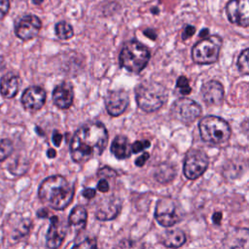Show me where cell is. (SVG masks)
Listing matches in <instances>:
<instances>
[{"label": "cell", "instance_id": "8992f818", "mask_svg": "<svg viewBox=\"0 0 249 249\" xmlns=\"http://www.w3.org/2000/svg\"><path fill=\"white\" fill-rule=\"evenodd\" d=\"M184 211L179 201L171 196H164L158 200L155 209V219L162 227H171L179 223Z\"/></svg>", "mask_w": 249, "mask_h": 249}, {"label": "cell", "instance_id": "603a6c76", "mask_svg": "<svg viewBox=\"0 0 249 249\" xmlns=\"http://www.w3.org/2000/svg\"><path fill=\"white\" fill-rule=\"evenodd\" d=\"M176 175V169L175 167L167 162H163L160 163L155 170L154 176L155 179L161 184H165L171 180H173V178Z\"/></svg>", "mask_w": 249, "mask_h": 249}, {"label": "cell", "instance_id": "4fadbf2b", "mask_svg": "<svg viewBox=\"0 0 249 249\" xmlns=\"http://www.w3.org/2000/svg\"><path fill=\"white\" fill-rule=\"evenodd\" d=\"M129 104V97L126 91L118 89L108 91L105 97V106L109 115L118 117L122 115Z\"/></svg>", "mask_w": 249, "mask_h": 249}, {"label": "cell", "instance_id": "e0dca14e", "mask_svg": "<svg viewBox=\"0 0 249 249\" xmlns=\"http://www.w3.org/2000/svg\"><path fill=\"white\" fill-rule=\"evenodd\" d=\"M74 98L73 87L69 83H61L57 85L53 90V100L56 107L59 109H68L72 103Z\"/></svg>", "mask_w": 249, "mask_h": 249}, {"label": "cell", "instance_id": "3957f363", "mask_svg": "<svg viewBox=\"0 0 249 249\" xmlns=\"http://www.w3.org/2000/svg\"><path fill=\"white\" fill-rule=\"evenodd\" d=\"M135 99L138 107L152 113L159 110L167 100V90L161 84L154 81H144L135 89Z\"/></svg>", "mask_w": 249, "mask_h": 249}, {"label": "cell", "instance_id": "f1b7e54d", "mask_svg": "<svg viewBox=\"0 0 249 249\" xmlns=\"http://www.w3.org/2000/svg\"><path fill=\"white\" fill-rule=\"evenodd\" d=\"M73 248H96V241L92 238H86L85 240L81 241L80 243H76L72 246Z\"/></svg>", "mask_w": 249, "mask_h": 249}, {"label": "cell", "instance_id": "1f68e13d", "mask_svg": "<svg viewBox=\"0 0 249 249\" xmlns=\"http://www.w3.org/2000/svg\"><path fill=\"white\" fill-rule=\"evenodd\" d=\"M196 32V28L193 26V25H187L185 28H184V31L182 33V38L183 40H186L190 37H192Z\"/></svg>", "mask_w": 249, "mask_h": 249}, {"label": "cell", "instance_id": "e575fe53", "mask_svg": "<svg viewBox=\"0 0 249 249\" xmlns=\"http://www.w3.org/2000/svg\"><path fill=\"white\" fill-rule=\"evenodd\" d=\"M149 157H150L149 153L144 152L140 157H138V158L135 160V164H136L137 166H143V165L146 163V161L148 160Z\"/></svg>", "mask_w": 249, "mask_h": 249}, {"label": "cell", "instance_id": "7402d4cb", "mask_svg": "<svg viewBox=\"0 0 249 249\" xmlns=\"http://www.w3.org/2000/svg\"><path fill=\"white\" fill-rule=\"evenodd\" d=\"M248 242V231L247 229H241V230H235L232 232H230V234L225 238L224 245L231 248L235 247H244L247 245Z\"/></svg>", "mask_w": 249, "mask_h": 249}, {"label": "cell", "instance_id": "ba28073f", "mask_svg": "<svg viewBox=\"0 0 249 249\" xmlns=\"http://www.w3.org/2000/svg\"><path fill=\"white\" fill-rule=\"evenodd\" d=\"M209 164L207 155L199 149H192L186 154L183 171L184 175L190 180H196L200 177Z\"/></svg>", "mask_w": 249, "mask_h": 249}, {"label": "cell", "instance_id": "5b68a950", "mask_svg": "<svg viewBox=\"0 0 249 249\" xmlns=\"http://www.w3.org/2000/svg\"><path fill=\"white\" fill-rule=\"evenodd\" d=\"M201 139L212 145L225 143L231 137V127L222 118L217 116H206L198 124Z\"/></svg>", "mask_w": 249, "mask_h": 249}, {"label": "cell", "instance_id": "b9f144b4", "mask_svg": "<svg viewBox=\"0 0 249 249\" xmlns=\"http://www.w3.org/2000/svg\"><path fill=\"white\" fill-rule=\"evenodd\" d=\"M33 2H34L35 4H40V3L43 2V0H33Z\"/></svg>", "mask_w": 249, "mask_h": 249}, {"label": "cell", "instance_id": "d6a6232c", "mask_svg": "<svg viewBox=\"0 0 249 249\" xmlns=\"http://www.w3.org/2000/svg\"><path fill=\"white\" fill-rule=\"evenodd\" d=\"M110 189V186H109V183L107 180L105 179H100L97 183V190L100 191L101 193H107Z\"/></svg>", "mask_w": 249, "mask_h": 249}, {"label": "cell", "instance_id": "f35d334b", "mask_svg": "<svg viewBox=\"0 0 249 249\" xmlns=\"http://www.w3.org/2000/svg\"><path fill=\"white\" fill-rule=\"evenodd\" d=\"M144 34H145L147 37H150L152 40H155V39L157 38L156 33H155L153 30H150V29L145 30V31H144Z\"/></svg>", "mask_w": 249, "mask_h": 249}, {"label": "cell", "instance_id": "2e32d148", "mask_svg": "<svg viewBox=\"0 0 249 249\" xmlns=\"http://www.w3.org/2000/svg\"><path fill=\"white\" fill-rule=\"evenodd\" d=\"M122 208V200L116 196L103 199L97 206L95 216L98 220L108 221L116 218Z\"/></svg>", "mask_w": 249, "mask_h": 249}, {"label": "cell", "instance_id": "7c38bea8", "mask_svg": "<svg viewBox=\"0 0 249 249\" xmlns=\"http://www.w3.org/2000/svg\"><path fill=\"white\" fill-rule=\"evenodd\" d=\"M47 94L43 88L38 86H31L24 89L20 101L26 111L36 112L44 106Z\"/></svg>", "mask_w": 249, "mask_h": 249}, {"label": "cell", "instance_id": "74e56055", "mask_svg": "<svg viewBox=\"0 0 249 249\" xmlns=\"http://www.w3.org/2000/svg\"><path fill=\"white\" fill-rule=\"evenodd\" d=\"M37 216L39 218H46L48 216V210L46 208H42L40 210H38L37 212Z\"/></svg>", "mask_w": 249, "mask_h": 249}, {"label": "cell", "instance_id": "484cf974", "mask_svg": "<svg viewBox=\"0 0 249 249\" xmlns=\"http://www.w3.org/2000/svg\"><path fill=\"white\" fill-rule=\"evenodd\" d=\"M248 52L249 50L246 48L244 49L238 58H237V67H238V70L240 73L244 74V75H247L248 72H249V67H248Z\"/></svg>", "mask_w": 249, "mask_h": 249}, {"label": "cell", "instance_id": "9c48e42d", "mask_svg": "<svg viewBox=\"0 0 249 249\" xmlns=\"http://www.w3.org/2000/svg\"><path fill=\"white\" fill-rule=\"evenodd\" d=\"M170 113L173 118L180 121L183 124H189L195 122L201 114V107L196 101L190 98L176 99L171 108Z\"/></svg>", "mask_w": 249, "mask_h": 249}, {"label": "cell", "instance_id": "836d02e7", "mask_svg": "<svg viewBox=\"0 0 249 249\" xmlns=\"http://www.w3.org/2000/svg\"><path fill=\"white\" fill-rule=\"evenodd\" d=\"M52 140H53V143L55 147H59L60 144H61V141H62V134L57 131V130H54L53 132V136H52Z\"/></svg>", "mask_w": 249, "mask_h": 249}, {"label": "cell", "instance_id": "d590c367", "mask_svg": "<svg viewBox=\"0 0 249 249\" xmlns=\"http://www.w3.org/2000/svg\"><path fill=\"white\" fill-rule=\"evenodd\" d=\"M95 194H96L95 190H94V189H91V188H87V189H85V190L82 192L83 196L86 197V198H88V199L93 198L94 196H95Z\"/></svg>", "mask_w": 249, "mask_h": 249}, {"label": "cell", "instance_id": "83f0119b", "mask_svg": "<svg viewBox=\"0 0 249 249\" xmlns=\"http://www.w3.org/2000/svg\"><path fill=\"white\" fill-rule=\"evenodd\" d=\"M151 142L149 140H138L135 141L132 145H131V152L136 154L139 153L140 151H143L144 149L150 147Z\"/></svg>", "mask_w": 249, "mask_h": 249}, {"label": "cell", "instance_id": "f546056e", "mask_svg": "<svg viewBox=\"0 0 249 249\" xmlns=\"http://www.w3.org/2000/svg\"><path fill=\"white\" fill-rule=\"evenodd\" d=\"M10 9V0H0V21L7 16Z\"/></svg>", "mask_w": 249, "mask_h": 249}, {"label": "cell", "instance_id": "6da1fadb", "mask_svg": "<svg viewBox=\"0 0 249 249\" xmlns=\"http://www.w3.org/2000/svg\"><path fill=\"white\" fill-rule=\"evenodd\" d=\"M108 143V132L103 124L90 122L81 125L70 142V154L77 163L86 162L103 153Z\"/></svg>", "mask_w": 249, "mask_h": 249}, {"label": "cell", "instance_id": "7bdbcfd3", "mask_svg": "<svg viewBox=\"0 0 249 249\" xmlns=\"http://www.w3.org/2000/svg\"><path fill=\"white\" fill-rule=\"evenodd\" d=\"M1 242H2V233L0 232V245H1Z\"/></svg>", "mask_w": 249, "mask_h": 249}, {"label": "cell", "instance_id": "277c9868", "mask_svg": "<svg viewBox=\"0 0 249 249\" xmlns=\"http://www.w3.org/2000/svg\"><path fill=\"white\" fill-rule=\"evenodd\" d=\"M150 51L147 47L136 40L126 42L119 56L120 64L123 68L132 73H140L150 60Z\"/></svg>", "mask_w": 249, "mask_h": 249}, {"label": "cell", "instance_id": "5bb4252c", "mask_svg": "<svg viewBox=\"0 0 249 249\" xmlns=\"http://www.w3.org/2000/svg\"><path fill=\"white\" fill-rule=\"evenodd\" d=\"M203 101L208 105H218L224 100L225 90L223 85L216 80H211L202 85L200 89Z\"/></svg>", "mask_w": 249, "mask_h": 249}, {"label": "cell", "instance_id": "60d3db41", "mask_svg": "<svg viewBox=\"0 0 249 249\" xmlns=\"http://www.w3.org/2000/svg\"><path fill=\"white\" fill-rule=\"evenodd\" d=\"M208 33H209V31H208V29H203V30H201L200 32H199V37H202V38H204L206 35H208Z\"/></svg>", "mask_w": 249, "mask_h": 249}, {"label": "cell", "instance_id": "9a60e30c", "mask_svg": "<svg viewBox=\"0 0 249 249\" xmlns=\"http://www.w3.org/2000/svg\"><path fill=\"white\" fill-rule=\"evenodd\" d=\"M50 227L46 235V242L49 248H58L62 244L65 234L66 227L60 222L57 216L50 218Z\"/></svg>", "mask_w": 249, "mask_h": 249}, {"label": "cell", "instance_id": "d4e9b609", "mask_svg": "<svg viewBox=\"0 0 249 249\" xmlns=\"http://www.w3.org/2000/svg\"><path fill=\"white\" fill-rule=\"evenodd\" d=\"M14 146L10 139L2 138L0 139V162L7 160L13 153Z\"/></svg>", "mask_w": 249, "mask_h": 249}, {"label": "cell", "instance_id": "4316f807", "mask_svg": "<svg viewBox=\"0 0 249 249\" xmlns=\"http://www.w3.org/2000/svg\"><path fill=\"white\" fill-rule=\"evenodd\" d=\"M176 89L179 90V93H181L183 95L189 94L192 91V89H191L190 84H189V80L185 76H180L177 79Z\"/></svg>", "mask_w": 249, "mask_h": 249}, {"label": "cell", "instance_id": "8fae6325", "mask_svg": "<svg viewBox=\"0 0 249 249\" xmlns=\"http://www.w3.org/2000/svg\"><path fill=\"white\" fill-rule=\"evenodd\" d=\"M41 19L35 15H26L22 17L15 27V33L22 41H29L35 38L41 30Z\"/></svg>", "mask_w": 249, "mask_h": 249}, {"label": "cell", "instance_id": "8d00e7d4", "mask_svg": "<svg viewBox=\"0 0 249 249\" xmlns=\"http://www.w3.org/2000/svg\"><path fill=\"white\" fill-rule=\"evenodd\" d=\"M223 219V215L221 212H215L212 216V221L215 225H220Z\"/></svg>", "mask_w": 249, "mask_h": 249}, {"label": "cell", "instance_id": "ab89813d", "mask_svg": "<svg viewBox=\"0 0 249 249\" xmlns=\"http://www.w3.org/2000/svg\"><path fill=\"white\" fill-rule=\"evenodd\" d=\"M47 156H48V158H50V159H53V158H55V156H56V152H55V150L54 149H49L48 150V152H47Z\"/></svg>", "mask_w": 249, "mask_h": 249}, {"label": "cell", "instance_id": "ffe728a7", "mask_svg": "<svg viewBox=\"0 0 249 249\" xmlns=\"http://www.w3.org/2000/svg\"><path fill=\"white\" fill-rule=\"evenodd\" d=\"M160 242L168 248H177L186 242V234L183 231L175 229L163 232Z\"/></svg>", "mask_w": 249, "mask_h": 249}, {"label": "cell", "instance_id": "ac0fdd59", "mask_svg": "<svg viewBox=\"0 0 249 249\" xmlns=\"http://www.w3.org/2000/svg\"><path fill=\"white\" fill-rule=\"evenodd\" d=\"M20 87V78L15 72H8L0 79V93L6 99H11L17 95Z\"/></svg>", "mask_w": 249, "mask_h": 249}, {"label": "cell", "instance_id": "cb8c5ba5", "mask_svg": "<svg viewBox=\"0 0 249 249\" xmlns=\"http://www.w3.org/2000/svg\"><path fill=\"white\" fill-rule=\"evenodd\" d=\"M55 35L61 40H68L73 37V27L66 21H59L54 26Z\"/></svg>", "mask_w": 249, "mask_h": 249}, {"label": "cell", "instance_id": "44dd1931", "mask_svg": "<svg viewBox=\"0 0 249 249\" xmlns=\"http://www.w3.org/2000/svg\"><path fill=\"white\" fill-rule=\"evenodd\" d=\"M88 219V212L87 209L82 205L75 206L68 218L69 226L77 229V230H84L86 228Z\"/></svg>", "mask_w": 249, "mask_h": 249}, {"label": "cell", "instance_id": "d6986e66", "mask_svg": "<svg viewBox=\"0 0 249 249\" xmlns=\"http://www.w3.org/2000/svg\"><path fill=\"white\" fill-rule=\"evenodd\" d=\"M111 153L118 160H124L129 158L131 155V145L129 144L128 139L124 135H118L114 138L111 144Z\"/></svg>", "mask_w": 249, "mask_h": 249}, {"label": "cell", "instance_id": "7a4b0ae2", "mask_svg": "<svg viewBox=\"0 0 249 249\" xmlns=\"http://www.w3.org/2000/svg\"><path fill=\"white\" fill-rule=\"evenodd\" d=\"M40 200L55 210H63L73 199L74 187L61 175L46 178L39 187Z\"/></svg>", "mask_w": 249, "mask_h": 249}, {"label": "cell", "instance_id": "52a82bcc", "mask_svg": "<svg viewBox=\"0 0 249 249\" xmlns=\"http://www.w3.org/2000/svg\"><path fill=\"white\" fill-rule=\"evenodd\" d=\"M222 38L218 35H212L202 38L192 50L194 62L197 64H211L218 60L222 47Z\"/></svg>", "mask_w": 249, "mask_h": 249}, {"label": "cell", "instance_id": "4dcf8cb0", "mask_svg": "<svg viewBox=\"0 0 249 249\" xmlns=\"http://www.w3.org/2000/svg\"><path fill=\"white\" fill-rule=\"evenodd\" d=\"M98 175L107 176V177H116L117 173H116V171L114 169H112L110 167H107V166H104L103 168H101L98 171Z\"/></svg>", "mask_w": 249, "mask_h": 249}, {"label": "cell", "instance_id": "30bf717a", "mask_svg": "<svg viewBox=\"0 0 249 249\" xmlns=\"http://www.w3.org/2000/svg\"><path fill=\"white\" fill-rule=\"evenodd\" d=\"M229 20L241 27L249 25V0H231L226 6Z\"/></svg>", "mask_w": 249, "mask_h": 249}]
</instances>
